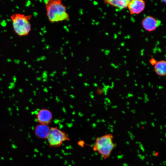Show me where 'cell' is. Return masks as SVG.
Returning <instances> with one entry per match:
<instances>
[{"label": "cell", "mask_w": 166, "mask_h": 166, "mask_svg": "<svg viewBox=\"0 0 166 166\" xmlns=\"http://www.w3.org/2000/svg\"><path fill=\"white\" fill-rule=\"evenodd\" d=\"M45 3L47 16L50 22H61L69 19L66 7L61 1L48 0Z\"/></svg>", "instance_id": "6da1fadb"}, {"label": "cell", "mask_w": 166, "mask_h": 166, "mask_svg": "<svg viewBox=\"0 0 166 166\" xmlns=\"http://www.w3.org/2000/svg\"><path fill=\"white\" fill-rule=\"evenodd\" d=\"M113 135L108 133L98 137L95 140L93 150L97 152L105 160L109 158L113 150L117 147V144L113 141Z\"/></svg>", "instance_id": "7a4b0ae2"}, {"label": "cell", "mask_w": 166, "mask_h": 166, "mask_svg": "<svg viewBox=\"0 0 166 166\" xmlns=\"http://www.w3.org/2000/svg\"><path fill=\"white\" fill-rule=\"evenodd\" d=\"M14 30L17 34L22 36L28 34L31 30V25L28 17L21 14L12 16Z\"/></svg>", "instance_id": "3957f363"}, {"label": "cell", "mask_w": 166, "mask_h": 166, "mask_svg": "<svg viewBox=\"0 0 166 166\" xmlns=\"http://www.w3.org/2000/svg\"><path fill=\"white\" fill-rule=\"evenodd\" d=\"M46 139L49 146L53 148L59 147L64 142L70 140L65 132L57 127L50 128Z\"/></svg>", "instance_id": "277c9868"}, {"label": "cell", "mask_w": 166, "mask_h": 166, "mask_svg": "<svg viewBox=\"0 0 166 166\" xmlns=\"http://www.w3.org/2000/svg\"><path fill=\"white\" fill-rule=\"evenodd\" d=\"M145 7V2L142 0H130L127 7L131 14H140L144 10Z\"/></svg>", "instance_id": "5b68a950"}, {"label": "cell", "mask_w": 166, "mask_h": 166, "mask_svg": "<svg viewBox=\"0 0 166 166\" xmlns=\"http://www.w3.org/2000/svg\"><path fill=\"white\" fill-rule=\"evenodd\" d=\"M52 118V113L47 109H42L37 114V120L40 124L48 125L51 122Z\"/></svg>", "instance_id": "8992f818"}, {"label": "cell", "mask_w": 166, "mask_h": 166, "mask_svg": "<svg viewBox=\"0 0 166 166\" xmlns=\"http://www.w3.org/2000/svg\"><path fill=\"white\" fill-rule=\"evenodd\" d=\"M142 25L146 31L151 32L155 30L159 26L160 22L154 17L150 16L144 18L142 21Z\"/></svg>", "instance_id": "52a82bcc"}, {"label": "cell", "mask_w": 166, "mask_h": 166, "mask_svg": "<svg viewBox=\"0 0 166 166\" xmlns=\"http://www.w3.org/2000/svg\"><path fill=\"white\" fill-rule=\"evenodd\" d=\"M50 128L48 125L40 124L38 125L35 128V133L38 137L42 138H47Z\"/></svg>", "instance_id": "ba28073f"}, {"label": "cell", "mask_w": 166, "mask_h": 166, "mask_svg": "<svg viewBox=\"0 0 166 166\" xmlns=\"http://www.w3.org/2000/svg\"><path fill=\"white\" fill-rule=\"evenodd\" d=\"M156 73L160 76H164L166 74V61L161 60L157 61L154 65Z\"/></svg>", "instance_id": "9c48e42d"}, {"label": "cell", "mask_w": 166, "mask_h": 166, "mask_svg": "<svg viewBox=\"0 0 166 166\" xmlns=\"http://www.w3.org/2000/svg\"><path fill=\"white\" fill-rule=\"evenodd\" d=\"M130 0H109L104 1L105 3L109 4L120 9L127 7Z\"/></svg>", "instance_id": "30bf717a"}, {"label": "cell", "mask_w": 166, "mask_h": 166, "mask_svg": "<svg viewBox=\"0 0 166 166\" xmlns=\"http://www.w3.org/2000/svg\"><path fill=\"white\" fill-rule=\"evenodd\" d=\"M149 62L152 65H154L156 63L157 61L155 59L152 58L150 60Z\"/></svg>", "instance_id": "8fae6325"}]
</instances>
